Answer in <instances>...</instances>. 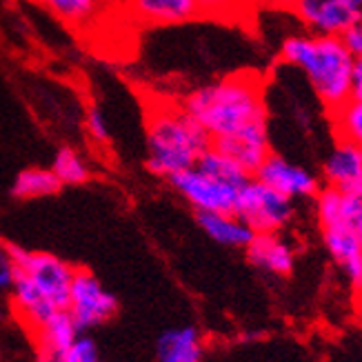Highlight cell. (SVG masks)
Segmentation results:
<instances>
[{"instance_id":"obj_21","label":"cell","mask_w":362,"mask_h":362,"mask_svg":"<svg viewBox=\"0 0 362 362\" xmlns=\"http://www.w3.org/2000/svg\"><path fill=\"white\" fill-rule=\"evenodd\" d=\"M329 120H332V129L338 140H347L362 149V100L349 98L329 114Z\"/></svg>"},{"instance_id":"obj_24","label":"cell","mask_w":362,"mask_h":362,"mask_svg":"<svg viewBox=\"0 0 362 362\" xmlns=\"http://www.w3.org/2000/svg\"><path fill=\"white\" fill-rule=\"evenodd\" d=\"M200 18L214 21H243L256 9L254 0H194Z\"/></svg>"},{"instance_id":"obj_19","label":"cell","mask_w":362,"mask_h":362,"mask_svg":"<svg viewBox=\"0 0 362 362\" xmlns=\"http://www.w3.org/2000/svg\"><path fill=\"white\" fill-rule=\"evenodd\" d=\"M62 189V182L56 178V174L45 167H29L23 169L18 176L13 178L11 196L18 200H34V198H47L54 196Z\"/></svg>"},{"instance_id":"obj_15","label":"cell","mask_w":362,"mask_h":362,"mask_svg":"<svg viewBox=\"0 0 362 362\" xmlns=\"http://www.w3.org/2000/svg\"><path fill=\"white\" fill-rule=\"evenodd\" d=\"M204 342L196 327H174L160 334L156 342V360L158 362H202Z\"/></svg>"},{"instance_id":"obj_10","label":"cell","mask_w":362,"mask_h":362,"mask_svg":"<svg viewBox=\"0 0 362 362\" xmlns=\"http://www.w3.org/2000/svg\"><path fill=\"white\" fill-rule=\"evenodd\" d=\"M254 178L269 185L278 194L287 196L291 200L316 198L322 189V180L318 174H313L311 169L298 165L276 151L267 156V160L260 165Z\"/></svg>"},{"instance_id":"obj_32","label":"cell","mask_w":362,"mask_h":362,"mask_svg":"<svg viewBox=\"0 0 362 362\" xmlns=\"http://www.w3.org/2000/svg\"><path fill=\"white\" fill-rule=\"evenodd\" d=\"M351 98L362 100V62H356L351 76Z\"/></svg>"},{"instance_id":"obj_29","label":"cell","mask_w":362,"mask_h":362,"mask_svg":"<svg viewBox=\"0 0 362 362\" xmlns=\"http://www.w3.org/2000/svg\"><path fill=\"white\" fill-rule=\"evenodd\" d=\"M342 40H344V45H347V49L351 52L354 60L362 62V23L351 27L347 34L342 36Z\"/></svg>"},{"instance_id":"obj_22","label":"cell","mask_w":362,"mask_h":362,"mask_svg":"<svg viewBox=\"0 0 362 362\" xmlns=\"http://www.w3.org/2000/svg\"><path fill=\"white\" fill-rule=\"evenodd\" d=\"M196 167H200L202 171H207V174H211L214 178H220V180H225L233 187H238V189H243L251 178H254V176H249L238 163H233L229 156L218 151L216 147H209L207 151H204Z\"/></svg>"},{"instance_id":"obj_13","label":"cell","mask_w":362,"mask_h":362,"mask_svg":"<svg viewBox=\"0 0 362 362\" xmlns=\"http://www.w3.org/2000/svg\"><path fill=\"white\" fill-rule=\"evenodd\" d=\"M211 147L223 151L233 163H238L249 176H256L260 165L272 153V140H269V127L262 129H249L231 138L214 140Z\"/></svg>"},{"instance_id":"obj_2","label":"cell","mask_w":362,"mask_h":362,"mask_svg":"<svg viewBox=\"0 0 362 362\" xmlns=\"http://www.w3.org/2000/svg\"><path fill=\"white\" fill-rule=\"evenodd\" d=\"M278 58L282 65L298 69L313 96L329 114L351 98V76L356 60L340 36L293 34L282 40Z\"/></svg>"},{"instance_id":"obj_7","label":"cell","mask_w":362,"mask_h":362,"mask_svg":"<svg viewBox=\"0 0 362 362\" xmlns=\"http://www.w3.org/2000/svg\"><path fill=\"white\" fill-rule=\"evenodd\" d=\"M167 182L182 200H187V204H192L196 214H231L240 196L238 187L214 178L200 167L180 171Z\"/></svg>"},{"instance_id":"obj_3","label":"cell","mask_w":362,"mask_h":362,"mask_svg":"<svg viewBox=\"0 0 362 362\" xmlns=\"http://www.w3.org/2000/svg\"><path fill=\"white\" fill-rule=\"evenodd\" d=\"M145 145L147 169L153 176L169 180L196 167L200 156L211 147V138L182 105H156L147 114Z\"/></svg>"},{"instance_id":"obj_25","label":"cell","mask_w":362,"mask_h":362,"mask_svg":"<svg viewBox=\"0 0 362 362\" xmlns=\"http://www.w3.org/2000/svg\"><path fill=\"white\" fill-rule=\"evenodd\" d=\"M340 218L362 243V189H356V192H342Z\"/></svg>"},{"instance_id":"obj_20","label":"cell","mask_w":362,"mask_h":362,"mask_svg":"<svg viewBox=\"0 0 362 362\" xmlns=\"http://www.w3.org/2000/svg\"><path fill=\"white\" fill-rule=\"evenodd\" d=\"M81 336V329L76 327L71 313L56 311L42 327L36 329L38 347H54V349H69L74 340Z\"/></svg>"},{"instance_id":"obj_28","label":"cell","mask_w":362,"mask_h":362,"mask_svg":"<svg viewBox=\"0 0 362 362\" xmlns=\"http://www.w3.org/2000/svg\"><path fill=\"white\" fill-rule=\"evenodd\" d=\"M13 262L9 258L7 243H0V291L11 289L13 285Z\"/></svg>"},{"instance_id":"obj_17","label":"cell","mask_w":362,"mask_h":362,"mask_svg":"<svg viewBox=\"0 0 362 362\" xmlns=\"http://www.w3.org/2000/svg\"><path fill=\"white\" fill-rule=\"evenodd\" d=\"M198 227L209 235V238L223 247L231 249H247V245L254 238L251 231L243 220L231 214H196Z\"/></svg>"},{"instance_id":"obj_33","label":"cell","mask_w":362,"mask_h":362,"mask_svg":"<svg viewBox=\"0 0 362 362\" xmlns=\"http://www.w3.org/2000/svg\"><path fill=\"white\" fill-rule=\"evenodd\" d=\"M5 313V305H3V298H0V316Z\"/></svg>"},{"instance_id":"obj_31","label":"cell","mask_w":362,"mask_h":362,"mask_svg":"<svg viewBox=\"0 0 362 362\" xmlns=\"http://www.w3.org/2000/svg\"><path fill=\"white\" fill-rule=\"evenodd\" d=\"M67 349H54V347H38L36 362H65Z\"/></svg>"},{"instance_id":"obj_23","label":"cell","mask_w":362,"mask_h":362,"mask_svg":"<svg viewBox=\"0 0 362 362\" xmlns=\"http://www.w3.org/2000/svg\"><path fill=\"white\" fill-rule=\"evenodd\" d=\"M52 171L62 185H85L91 176L85 158L74 147H60L56 151Z\"/></svg>"},{"instance_id":"obj_27","label":"cell","mask_w":362,"mask_h":362,"mask_svg":"<svg viewBox=\"0 0 362 362\" xmlns=\"http://www.w3.org/2000/svg\"><path fill=\"white\" fill-rule=\"evenodd\" d=\"M65 362H100L96 342L89 336H78L65 354Z\"/></svg>"},{"instance_id":"obj_12","label":"cell","mask_w":362,"mask_h":362,"mask_svg":"<svg viewBox=\"0 0 362 362\" xmlns=\"http://www.w3.org/2000/svg\"><path fill=\"white\" fill-rule=\"evenodd\" d=\"M245 254L251 264L269 276L285 278L296 267L293 247L280 233H254Z\"/></svg>"},{"instance_id":"obj_34","label":"cell","mask_w":362,"mask_h":362,"mask_svg":"<svg viewBox=\"0 0 362 362\" xmlns=\"http://www.w3.org/2000/svg\"><path fill=\"white\" fill-rule=\"evenodd\" d=\"M356 291H358V293H360V296H362V282H360V287H358V289H356Z\"/></svg>"},{"instance_id":"obj_5","label":"cell","mask_w":362,"mask_h":362,"mask_svg":"<svg viewBox=\"0 0 362 362\" xmlns=\"http://www.w3.org/2000/svg\"><path fill=\"white\" fill-rule=\"evenodd\" d=\"M9 258L16 272H23L34 285L45 293L56 309L65 311L71 298V282L76 276V267L60 260L54 254L45 251H29L13 243H7Z\"/></svg>"},{"instance_id":"obj_30","label":"cell","mask_w":362,"mask_h":362,"mask_svg":"<svg viewBox=\"0 0 362 362\" xmlns=\"http://www.w3.org/2000/svg\"><path fill=\"white\" fill-rule=\"evenodd\" d=\"M256 7H262V9H272V11H291L298 7L300 0H254Z\"/></svg>"},{"instance_id":"obj_16","label":"cell","mask_w":362,"mask_h":362,"mask_svg":"<svg viewBox=\"0 0 362 362\" xmlns=\"http://www.w3.org/2000/svg\"><path fill=\"white\" fill-rule=\"evenodd\" d=\"M11 291H13V307H16V311L21 313V318L31 329L42 327L47 320L54 316L56 311H60L49 300H47L45 293L23 272H13Z\"/></svg>"},{"instance_id":"obj_1","label":"cell","mask_w":362,"mask_h":362,"mask_svg":"<svg viewBox=\"0 0 362 362\" xmlns=\"http://www.w3.org/2000/svg\"><path fill=\"white\" fill-rule=\"evenodd\" d=\"M182 109L214 140L269 127L264 83L258 71H238L189 91Z\"/></svg>"},{"instance_id":"obj_14","label":"cell","mask_w":362,"mask_h":362,"mask_svg":"<svg viewBox=\"0 0 362 362\" xmlns=\"http://www.w3.org/2000/svg\"><path fill=\"white\" fill-rule=\"evenodd\" d=\"M138 21L156 27L187 25L200 18L194 0H124Z\"/></svg>"},{"instance_id":"obj_6","label":"cell","mask_w":362,"mask_h":362,"mask_svg":"<svg viewBox=\"0 0 362 362\" xmlns=\"http://www.w3.org/2000/svg\"><path fill=\"white\" fill-rule=\"evenodd\" d=\"M233 214L254 233H280L293 223L296 200L278 194L258 178H251L240 189Z\"/></svg>"},{"instance_id":"obj_26","label":"cell","mask_w":362,"mask_h":362,"mask_svg":"<svg viewBox=\"0 0 362 362\" xmlns=\"http://www.w3.org/2000/svg\"><path fill=\"white\" fill-rule=\"evenodd\" d=\"M85 127H87V134L96 140V143H109V138H112V132H109V122H107V116L103 114V109L91 105L85 114Z\"/></svg>"},{"instance_id":"obj_18","label":"cell","mask_w":362,"mask_h":362,"mask_svg":"<svg viewBox=\"0 0 362 362\" xmlns=\"http://www.w3.org/2000/svg\"><path fill=\"white\" fill-rule=\"evenodd\" d=\"M36 3L71 29L87 27L98 18L103 9V0H36Z\"/></svg>"},{"instance_id":"obj_9","label":"cell","mask_w":362,"mask_h":362,"mask_svg":"<svg viewBox=\"0 0 362 362\" xmlns=\"http://www.w3.org/2000/svg\"><path fill=\"white\" fill-rule=\"evenodd\" d=\"M293 16L309 34L342 38L362 23V0H300Z\"/></svg>"},{"instance_id":"obj_8","label":"cell","mask_w":362,"mask_h":362,"mask_svg":"<svg viewBox=\"0 0 362 362\" xmlns=\"http://www.w3.org/2000/svg\"><path fill=\"white\" fill-rule=\"evenodd\" d=\"M67 311L81 332L100 327L118 311V298L87 269H76Z\"/></svg>"},{"instance_id":"obj_11","label":"cell","mask_w":362,"mask_h":362,"mask_svg":"<svg viewBox=\"0 0 362 362\" xmlns=\"http://www.w3.org/2000/svg\"><path fill=\"white\" fill-rule=\"evenodd\" d=\"M322 187H332L338 192H356L362 189V149L338 140L329 149L327 158L322 160L320 169Z\"/></svg>"},{"instance_id":"obj_4","label":"cell","mask_w":362,"mask_h":362,"mask_svg":"<svg viewBox=\"0 0 362 362\" xmlns=\"http://www.w3.org/2000/svg\"><path fill=\"white\" fill-rule=\"evenodd\" d=\"M313 200H316V218L325 249L340 267V272L347 276L354 289H358L362 282V243L340 218L342 192L322 187Z\"/></svg>"}]
</instances>
